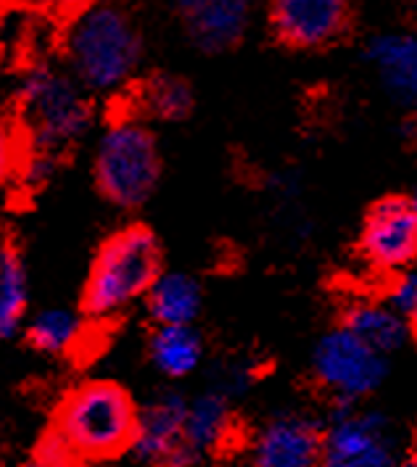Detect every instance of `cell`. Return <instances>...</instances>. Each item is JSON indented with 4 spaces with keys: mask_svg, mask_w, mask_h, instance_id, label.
<instances>
[{
    "mask_svg": "<svg viewBox=\"0 0 417 467\" xmlns=\"http://www.w3.org/2000/svg\"><path fill=\"white\" fill-rule=\"evenodd\" d=\"M72 77L90 93H117L135 77L143 37L135 19L117 3H90L74 14L67 40Z\"/></svg>",
    "mask_w": 417,
    "mask_h": 467,
    "instance_id": "cell-1",
    "label": "cell"
},
{
    "mask_svg": "<svg viewBox=\"0 0 417 467\" xmlns=\"http://www.w3.org/2000/svg\"><path fill=\"white\" fill-rule=\"evenodd\" d=\"M138 404L120 383L90 380L72 389L56 410L50 436L72 460H111L130 451Z\"/></svg>",
    "mask_w": 417,
    "mask_h": 467,
    "instance_id": "cell-2",
    "label": "cell"
},
{
    "mask_svg": "<svg viewBox=\"0 0 417 467\" xmlns=\"http://www.w3.org/2000/svg\"><path fill=\"white\" fill-rule=\"evenodd\" d=\"M159 272L162 246L156 235L141 224L124 227L96 254L85 283L82 312L96 322L117 320L146 296Z\"/></svg>",
    "mask_w": 417,
    "mask_h": 467,
    "instance_id": "cell-3",
    "label": "cell"
},
{
    "mask_svg": "<svg viewBox=\"0 0 417 467\" xmlns=\"http://www.w3.org/2000/svg\"><path fill=\"white\" fill-rule=\"evenodd\" d=\"M19 114L26 130L29 153L58 159L82 140L93 124V109L85 88L72 72L50 64L32 67L19 85Z\"/></svg>",
    "mask_w": 417,
    "mask_h": 467,
    "instance_id": "cell-4",
    "label": "cell"
},
{
    "mask_svg": "<svg viewBox=\"0 0 417 467\" xmlns=\"http://www.w3.org/2000/svg\"><path fill=\"white\" fill-rule=\"evenodd\" d=\"M162 177L156 135L146 119L122 114L100 135L96 150V180L100 193L120 209H141L153 196Z\"/></svg>",
    "mask_w": 417,
    "mask_h": 467,
    "instance_id": "cell-5",
    "label": "cell"
},
{
    "mask_svg": "<svg viewBox=\"0 0 417 467\" xmlns=\"http://www.w3.org/2000/svg\"><path fill=\"white\" fill-rule=\"evenodd\" d=\"M319 467H415L393 418L362 404L330 401Z\"/></svg>",
    "mask_w": 417,
    "mask_h": 467,
    "instance_id": "cell-6",
    "label": "cell"
},
{
    "mask_svg": "<svg viewBox=\"0 0 417 467\" xmlns=\"http://www.w3.org/2000/svg\"><path fill=\"white\" fill-rule=\"evenodd\" d=\"M389 357L362 344L344 325L328 330L312 351V375L330 401L362 404L389 378Z\"/></svg>",
    "mask_w": 417,
    "mask_h": 467,
    "instance_id": "cell-7",
    "label": "cell"
},
{
    "mask_svg": "<svg viewBox=\"0 0 417 467\" xmlns=\"http://www.w3.org/2000/svg\"><path fill=\"white\" fill-rule=\"evenodd\" d=\"M360 254L368 267L396 275L412 265L417 254V201L389 196L378 201L360 233Z\"/></svg>",
    "mask_w": 417,
    "mask_h": 467,
    "instance_id": "cell-8",
    "label": "cell"
},
{
    "mask_svg": "<svg viewBox=\"0 0 417 467\" xmlns=\"http://www.w3.org/2000/svg\"><path fill=\"white\" fill-rule=\"evenodd\" d=\"M322 420L286 410L267 418L248 443V467H319Z\"/></svg>",
    "mask_w": 417,
    "mask_h": 467,
    "instance_id": "cell-9",
    "label": "cell"
},
{
    "mask_svg": "<svg viewBox=\"0 0 417 467\" xmlns=\"http://www.w3.org/2000/svg\"><path fill=\"white\" fill-rule=\"evenodd\" d=\"M349 19V0H270L272 35L288 48H328L344 37Z\"/></svg>",
    "mask_w": 417,
    "mask_h": 467,
    "instance_id": "cell-10",
    "label": "cell"
},
{
    "mask_svg": "<svg viewBox=\"0 0 417 467\" xmlns=\"http://www.w3.org/2000/svg\"><path fill=\"white\" fill-rule=\"evenodd\" d=\"M174 8L198 50L222 53L244 40L256 0H174Z\"/></svg>",
    "mask_w": 417,
    "mask_h": 467,
    "instance_id": "cell-11",
    "label": "cell"
},
{
    "mask_svg": "<svg viewBox=\"0 0 417 467\" xmlns=\"http://www.w3.org/2000/svg\"><path fill=\"white\" fill-rule=\"evenodd\" d=\"M233 399L220 389H209L196 399H188L182 443L174 454V462L182 467L198 465L203 457L220 451L233 433Z\"/></svg>",
    "mask_w": 417,
    "mask_h": 467,
    "instance_id": "cell-12",
    "label": "cell"
},
{
    "mask_svg": "<svg viewBox=\"0 0 417 467\" xmlns=\"http://www.w3.org/2000/svg\"><path fill=\"white\" fill-rule=\"evenodd\" d=\"M188 399L180 391H159L138 410L135 436L130 451L141 462L153 460H174L182 443V422H185Z\"/></svg>",
    "mask_w": 417,
    "mask_h": 467,
    "instance_id": "cell-13",
    "label": "cell"
},
{
    "mask_svg": "<svg viewBox=\"0 0 417 467\" xmlns=\"http://www.w3.org/2000/svg\"><path fill=\"white\" fill-rule=\"evenodd\" d=\"M370 67L375 69L389 99L404 109L417 100V40L410 32L375 35L365 48Z\"/></svg>",
    "mask_w": 417,
    "mask_h": 467,
    "instance_id": "cell-14",
    "label": "cell"
},
{
    "mask_svg": "<svg viewBox=\"0 0 417 467\" xmlns=\"http://www.w3.org/2000/svg\"><path fill=\"white\" fill-rule=\"evenodd\" d=\"M341 325L383 357L399 354L412 341V322L391 309L389 301H354L351 306H346Z\"/></svg>",
    "mask_w": 417,
    "mask_h": 467,
    "instance_id": "cell-15",
    "label": "cell"
},
{
    "mask_svg": "<svg viewBox=\"0 0 417 467\" xmlns=\"http://www.w3.org/2000/svg\"><path fill=\"white\" fill-rule=\"evenodd\" d=\"M143 298L153 325H193L203 304L198 280L185 272H159Z\"/></svg>",
    "mask_w": 417,
    "mask_h": 467,
    "instance_id": "cell-16",
    "label": "cell"
},
{
    "mask_svg": "<svg viewBox=\"0 0 417 467\" xmlns=\"http://www.w3.org/2000/svg\"><path fill=\"white\" fill-rule=\"evenodd\" d=\"M148 357L170 380L191 378L203 362V338L193 325H156L148 338Z\"/></svg>",
    "mask_w": 417,
    "mask_h": 467,
    "instance_id": "cell-17",
    "label": "cell"
},
{
    "mask_svg": "<svg viewBox=\"0 0 417 467\" xmlns=\"http://www.w3.org/2000/svg\"><path fill=\"white\" fill-rule=\"evenodd\" d=\"M29 288L19 251L0 244V341H11L25 330Z\"/></svg>",
    "mask_w": 417,
    "mask_h": 467,
    "instance_id": "cell-18",
    "label": "cell"
},
{
    "mask_svg": "<svg viewBox=\"0 0 417 467\" xmlns=\"http://www.w3.org/2000/svg\"><path fill=\"white\" fill-rule=\"evenodd\" d=\"M25 330L26 341L37 351L61 357L74 351L85 338V317L69 306H48L26 322Z\"/></svg>",
    "mask_w": 417,
    "mask_h": 467,
    "instance_id": "cell-19",
    "label": "cell"
},
{
    "mask_svg": "<svg viewBox=\"0 0 417 467\" xmlns=\"http://www.w3.org/2000/svg\"><path fill=\"white\" fill-rule=\"evenodd\" d=\"M193 111V90L185 79L172 74H156L143 82L138 93V114L141 119L156 122H182Z\"/></svg>",
    "mask_w": 417,
    "mask_h": 467,
    "instance_id": "cell-20",
    "label": "cell"
},
{
    "mask_svg": "<svg viewBox=\"0 0 417 467\" xmlns=\"http://www.w3.org/2000/svg\"><path fill=\"white\" fill-rule=\"evenodd\" d=\"M389 306L396 309L401 317L412 322L417 317V272L415 270H401L396 272L393 277L391 291H389Z\"/></svg>",
    "mask_w": 417,
    "mask_h": 467,
    "instance_id": "cell-21",
    "label": "cell"
},
{
    "mask_svg": "<svg viewBox=\"0 0 417 467\" xmlns=\"http://www.w3.org/2000/svg\"><path fill=\"white\" fill-rule=\"evenodd\" d=\"M251 383H254V369L248 368V365H233V368H227L222 372V383L214 386V389H220L222 394H227L233 399V396L248 391Z\"/></svg>",
    "mask_w": 417,
    "mask_h": 467,
    "instance_id": "cell-22",
    "label": "cell"
},
{
    "mask_svg": "<svg viewBox=\"0 0 417 467\" xmlns=\"http://www.w3.org/2000/svg\"><path fill=\"white\" fill-rule=\"evenodd\" d=\"M14 170H16V140L11 130L0 122V191L11 180Z\"/></svg>",
    "mask_w": 417,
    "mask_h": 467,
    "instance_id": "cell-23",
    "label": "cell"
},
{
    "mask_svg": "<svg viewBox=\"0 0 417 467\" xmlns=\"http://www.w3.org/2000/svg\"><path fill=\"white\" fill-rule=\"evenodd\" d=\"M40 5H46L48 11H56V14H77L82 8H88L90 3L96 0H37Z\"/></svg>",
    "mask_w": 417,
    "mask_h": 467,
    "instance_id": "cell-24",
    "label": "cell"
},
{
    "mask_svg": "<svg viewBox=\"0 0 417 467\" xmlns=\"http://www.w3.org/2000/svg\"><path fill=\"white\" fill-rule=\"evenodd\" d=\"M143 467H182V465H177L174 460H153V462H143Z\"/></svg>",
    "mask_w": 417,
    "mask_h": 467,
    "instance_id": "cell-25",
    "label": "cell"
},
{
    "mask_svg": "<svg viewBox=\"0 0 417 467\" xmlns=\"http://www.w3.org/2000/svg\"><path fill=\"white\" fill-rule=\"evenodd\" d=\"M14 467H53L48 465L46 460H40V457H35V460H26V462H19V465H14Z\"/></svg>",
    "mask_w": 417,
    "mask_h": 467,
    "instance_id": "cell-26",
    "label": "cell"
}]
</instances>
